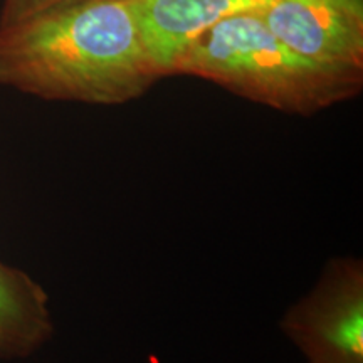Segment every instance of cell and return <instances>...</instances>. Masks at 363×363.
Instances as JSON below:
<instances>
[{
  "label": "cell",
  "instance_id": "7a4b0ae2",
  "mask_svg": "<svg viewBox=\"0 0 363 363\" xmlns=\"http://www.w3.org/2000/svg\"><path fill=\"white\" fill-rule=\"evenodd\" d=\"M211 81L235 96L286 115L311 116L357 98L363 78L299 56L276 38L259 9L227 17L190 44L174 76Z\"/></svg>",
  "mask_w": 363,
  "mask_h": 363
},
{
  "label": "cell",
  "instance_id": "3957f363",
  "mask_svg": "<svg viewBox=\"0 0 363 363\" xmlns=\"http://www.w3.org/2000/svg\"><path fill=\"white\" fill-rule=\"evenodd\" d=\"M284 337L306 363H363V261H326L316 283L284 311Z\"/></svg>",
  "mask_w": 363,
  "mask_h": 363
},
{
  "label": "cell",
  "instance_id": "5b68a950",
  "mask_svg": "<svg viewBox=\"0 0 363 363\" xmlns=\"http://www.w3.org/2000/svg\"><path fill=\"white\" fill-rule=\"evenodd\" d=\"M150 59L160 78L174 76L190 44L227 17L257 11L272 0H130Z\"/></svg>",
  "mask_w": 363,
  "mask_h": 363
},
{
  "label": "cell",
  "instance_id": "52a82bcc",
  "mask_svg": "<svg viewBox=\"0 0 363 363\" xmlns=\"http://www.w3.org/2000/svg\"><path fill=\"white\" fill-rule=\"evenodd\" d=\"M71 2H78V0H2L0 27L17 24V22L29 19L35 13Z\"/></svg>",
  "mask_w": 363,
  "mask_h": 363
},
{
  "label": "cell",
  "instance_id": "ba28073f",
  "mask_svg": "<svg viewBox=\"0 0 363 363\" xmlns=\"http://www.w3.org/2000/svg\"><path fill=\"white\" fill-rule=\"evenodd\" d=\"M7 352H6V348L2 347V343H0V360H7Z\"/></svg>",
  "mask_w": 363,
  "mask_h": 363
},
{
  "label": "cell",
  "instance_id": "8992f818",
  "mask_svg": "<svg viewBox=\"0 0 363 363\" xmlns=\"http://www.w3.org/2000/svg\"><path fill=\"white\" fill-rule=\"evenodd\" d=\"M51 335L48 293L24 271L0 261V343L7 357L30 355Z\"/></svg>",
  "mask_w": 363,
  "mask_h": 363
},
{
  "label": "cell",
  "instance_id": "6da1fadb",
  "mask_svg": "<svg viewBox=\"0 0 363 363\" xmlns=\"http://www.w3.org/2000/svg\"><path fill=\"white\" fill-rule=\"evenodd\" d=\"M160 79L130 0H78L0 27V84L26 94L118 106Z\"/></svg>",
  "mask_w": 363,
  "mask_h": 363
},
{
  "label": "cell",
  "instance_id": "277c9868",
  "mask_svg": "<svg viewBox=\"0 0 363 363\" xmlns=\"http://www.w3.org/2000/svg\"><path fill=\"white\" fill-rule=\"evenodd\" d=\"M259 13L299 56L363 78V0H272Z\"/></svg>",
  "mask_w": 363,
  "mask_h": 363
}]
</instances>
